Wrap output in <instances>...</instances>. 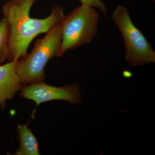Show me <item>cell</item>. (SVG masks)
Masks as SVG:
<instances>
[{"label":"cell","mask_w":155,"mask_h":155,"mask_svg":"<svg viewBox=\"0 0 155 155\" xmlns=\"http://www.w3.org/2000/svg\"><path fill=\"white\" fill-rule=\"evenodd\" d=\"M37 1L10 0L3 7V16L9 28V61L26 55L33 39L40 34L47 32L65 16L63 8L56 6L45 19L31 18V8Z\"/></svg>","instance_id":"obj_1"},{"label":"cell","mask_w":155,"mask_h":155,"mask_svg":"<svg viewBox=\"0 0 155 155\" xmlns=\"http://www.w3.org/2000/svg\"><path fill=\"white\" fill-rule=\"evenodd\" d=\"M99 19L94 8L83 5L64 16L59 23L62 38L57 57L90 43L97 34Z\"/></svg>","instance_id":"obj_2"},{"label":"cell","mask_w":155,"mask_h":155,"mask_svg":"<svg viewBox=\"0 0 155 155\" xmlns=\"http://www.w3.org/2000/svg\"><path fill=\"white\" fill-rule=\"evenodd\" d=\"M60 24L52 27L46 35L37 40L30 54L17 62L16 71L23 84L41 82L45 79L44 68L48 61L54 57L61 41Z\"/></svg>","instance_id":"obj_3"},{"label":"cell","mask_w":155,"mask_h":155,"mask_svg":"<svg viewBox=\"0 0 155 155\" xmlns=\"http://www.w3.org/2000/svg\"><path fill=\"white\" fill-rule=\"evenodd\" d=\"M112 19L124 40L125 60L131 67L155 63V52L147 39L134 24L126 7L119 5L114 10Z\"/></svg>","instance_id":"obj_4"},{"label":"cell","mask_w":155,"mask_h":155,"mask_svg":"<svg viewBox=\"0 0 155 155\" xmlns=\"http://www.w3.org/2000/svg\"><path fill=\"white\" fill-rule=\"evenodd\" d=\"M20 90L21 96L34 101L37 105L53 100H64L71 104H78L81 102L79 86L76 84L57 87L41 81L23 87Z\"/></svg>","instance_id":"obj_5"},{"label":"cell","mask_w":155,"mask_h":155,"mask_svg":"<svg viewBox=\"0 0 155 155\" xmlns=\"http://www.w3.org/2000/svg\"><path fill=\"white\" fill-rule=\"evenodd\" d=\"M18 61L14 59L5 65H0V107H4L6 101L12 99L22 87L16 71Z\"/></svg>","instance_id":"obj_6"},{"label":"cell","mask_w":155,"mask_h":155,"mask_svg":"<svg viewBox=\"0 0 155 155\" xmlns=\"http://www.w3.org/2000/svg\"><path fill=\"white\" fill-rule=\"evenodd\" d=\"M20 147L16 155H39L38 146L35 137L30 129L25 125L17 126Z\"/></svg>","instance_id":"obj_7"},{"label":"cell","mask_w":155,"mask_h":155,"mask_svg":"<svg viewBox=\"0 0 155 155\" xmlns=\"http://www.w3.org/2000/svg\"><path fill=\"white\" fill-rule=\"evenodd\" d=\"M9 28L5 19H0V64L9 61Z\"/></svg>","instance_id":"obj_8"},{"label":"cell","mask_w":155,"mask_h":155,"mask_svg":"<svg viewBox=\"0 0 155 155\" xmlns=\"http://www.w3.org/2000/svg\"><path fill=\"white\" fill-rule=\"evenodd\" d=\"M81 5L90 6L99 10L107 17V10L103 0H79Z\"/></svg>","instance_id":"obj_9"}]
</instances>
